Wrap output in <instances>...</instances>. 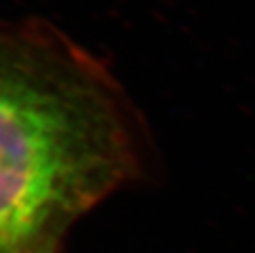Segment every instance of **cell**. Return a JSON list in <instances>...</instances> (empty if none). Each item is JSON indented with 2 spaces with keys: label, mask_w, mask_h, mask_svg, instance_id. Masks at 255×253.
Wrapping results in <instances>:
<instances>
[{
  "label": "cell",
  "mask_w": 255,
  "mask_h": 253,
  "mask_svg": "<svg viewBox=\"0 0 255 253\" xmlns=\"http://www.w3.org/2000/svg\"><path fill=\"white\" fill-rule=\"evenodd\" d=\"M145 171L140 120L106 69L50 26L0 23V253H58Z\"/></svg>",
  "instance_id": "6da1fadb"
}]
</instances>
